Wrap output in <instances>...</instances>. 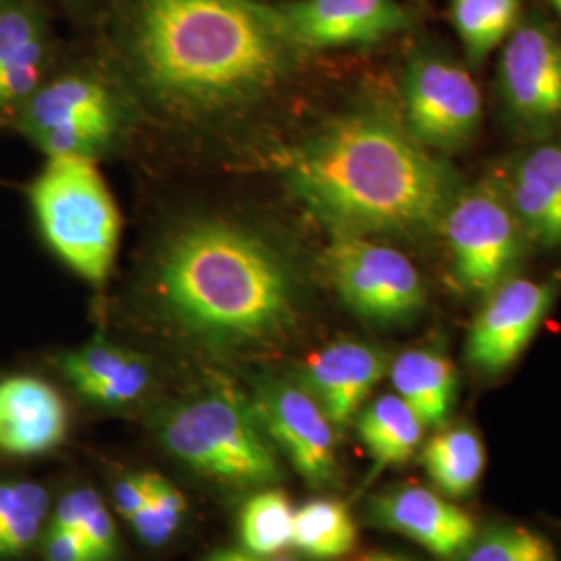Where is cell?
<instances>
[{
    "instance_id": "obj_31",
    "label": "cell",
    "mask_w": 561,
    "mask_h": 561,
    "mask_svg": "<svg viewBox=\"0 0 561 561\" xmlns=\"http://www.w3.org/2000/svg\"><path fill=\"white\" fill-rule=\"evenodd\" d=\"M44 560L46 561H99L80 535L48 528L44 539Z\"/></svg>"
},
{
    "instance_id": "obj_10",
    "label": "cell",
    "mask_w": 561,
    "mask_h": 561,
    "mask_svg": "<svg viewBox=\"0 0 561 561\" xmlns=\"http://www.w3.org/2000/svg\"><path fill=\"white\" fill-rule=\"evenodd\" d=\"M558 296L556 280L510 277L482 298L466 340V362L482 375L510 370L539 333Z\"/></svg>"
},
{
    "instance_id": "obj_25",
    "label": "cell",
    "mask_w": 561,
    "mask_h": 561,
    "mask_svg": "<svg viewBox=\"0 0 561 561\" xmlns=\"http://www.w3.org/2000/svg\"><path fill=\"white\" fill-rule=\"evenodd\" d=\"M50 510L46 489L36 482H0V560L18 558L41 539Z\"/></svg>"
},
{
    "instance_id": "obj_22",
    "label": "cell",
    "mask_w": 561,
    "mask_h": 561,
    "mask_svg": "<svg viewBox=\"0 0 561 561\" xmlns=\"http://www.w3.org/2000/svg\"><path fill=\"white\" fill-rule=\"evenodd\" d=\"M358 435L375 463V472L412 460L424 437V424L398 393H385L364 405Z\"/></svg>"
},
{
    "instance_id": "obj_15",
    "label": "cell",
    "mask_w": 561,
    "mask_h": 561,
    "mask_svg": "<svg viewBox=\"0 0 561 561\" xmlns=\"http://www.w3.org/2000/svg\"><path fill=\"white\" fill-rule=\"evenodd\" d=\"M389 370L379 347L364 341L341 340L310 354L300 368V385L321 405L335 428L360 414L373 389Z\"/></svg>"
},
{
    "instance_id": "obj_8",
    "label": "cell",
    "mask_w": 561,
    "mask_h": 561,
    "mask_svg": "<svg viewBox=\"0 0 561 561\" xmlns=\"http://www.w3.org/2000/svg\"><path fill=\"white\" fill-rule=\"evenodd\" d=\"M21 129L50 157L94 159L117 134V106L101 81L67 76L21 104Z\"/></svg>"
},
{
    "instance_id": "obj_26",
    "label": "cell",
    "mask_w": 561,
    "mask_h": 561,
    "mask_svg": "<svg viewBox=\"0 0 561 561\" xmlns=\"http://www.w3.org/2000/svg\"><path fill=\"white\" fill-rule=\"evenodd\" d=\"M291 502L280 489H264L241 507L240 537L245 551L254 556H277L291 545Z\"/></svg>"
},
{
    "instance_id": "obj_3",
    "label": "cell",
    "mask_w": 561,
    "mask_h": 561,
    "mask_svg": "<svg viewBox=\"0 0 561 561\" xmlns=\"http://www.w3.org/2000/svg\"><path fill=\"white\" fill-rule=\"evenodd\" d=\"M157 291L192 335L217 345L275 340L294 321L289 264L261 233L229 221L190 222L164 243Z\"/></svg>"
},
{
    "instance_id": "obj_35",
    "label": "cell",
    "mask_w": 561,
    "mask_h": 561,
    "mask_svg": "<svg viewBox=\"0 0 561 561\" xmlns=\"http://www.w3.org/2000/svg\"><path fill=\"white\" fill-rule=\"evenodd\" d=\"M549 2H551V7L561 15V0H549Z\"/></svg>"
},
{
    "instance_id": "obj_23",
    "label": "cell",
    "mask_w": 561,
    "mask_h": 561,
    "mask_svg": "<svg viewBox=\"0 0 561 561\" xmlns=\"http://www.w3.org/2000/svg\"><path fill=\"white\" fill-rule=\"evenodd\" d=\"M358 541V528L345 503L312 500L294 514L291 545L312 560H335Z\"/></svg>"
},
{
    "instance_id": "obj_7",
    "label": "cell",
    "mask_w": 561,
    "mask_h": 561,
    "mask_svg": "<svg viewBox=\"0 0 561 561\" xmlns=\"http://www.w3.org/2000/svg\"><path fill=\"white\" fill-rule=\"evenodd\" d=\"M324 262L341 301L364 321L385 327L405 324L426 306L419 268L387 243L333 233Z\"/></svg>"
},
{
    "instance_id": "obj_1",
    "label": "cell",
    "mask_w": 561,
    "mask_h": 561,
    "mask_svg": "<svg viewBox=\"0 0 561 561\" xmlns=\"http://www.w3.org/2000/svg\"><path fill=\"white\" fill-rule=\"evenodd\" d=\"M277 9L254 0H138L129 55L144 92L187 119L240 113L287 76L291 53Z\"/></svg>"
},
{
    "instance_id": "obj_29",
    "label": "cell",
    "mask_w": 561,
    "mask_h": 561,
    "mask_svg": "<svg viewBox=\"0 0 561 561\" xmlns=\"http://www.w3.org/2000/svg\"><path fill=\"white\" fill-rule=\"evenodd\" d=\"M185 507V497L180 489H175L161 474L152 472L148 500L129 522L141 541L150 547H162L178 533Z\"/></svg>"
},
{
    "instance_id": "obj_19",
    "label": "cell",
    "mask_w": 561,
    "mask_h": 561,
    "mask_svg": "<svg viewBox=\"0 0 561 561\" xmlns=\"http://www.w3.org/2000/svg\"><path fill=\"white\" fill-rule=\"evenodd\" d=\"M46 65L41 20L20 2H0V111L21 106L38 88Z\"/></svg>"
},
{
    "instance_id": "obj_16",
    "label": "cell",
    "mask_w": 561,
    "mask_h": 561,
    "mask_svg": "<svg viewBox=\"0 0 561 561\" xmlns=\"http://www.w3.org/2000/svg\"><path fill=\"white\" fill-rule=\"evenodd\" d=\"M69 410L50 382L30 375L0 381V451L41 456L65 442Z\"/></svg>"
},
{
    "instance_id": "obj_12",
    "label": "cell",
    "mask_w": 561,
    "mask_h": 561,
    "mask_svg": "<svg viewBox=\"0 0 561 561\" xmlns=\"http://www.w3.org/2000/svg\"><path fill=\"white\" fill-rule=\"evenodd\" d=\"M256 414L304 481L310 486L333 482L337 472L335 426L301 385L264 382Z\"/></svg>"
},
{
    "instance_id": "obj_28",
    "label": "cell",
    "mask_w": 561,
    "mask_h": 561,
    "mask_svg": "<svg viewBox=\"0 0 561 561\" xmlns=\"http://www.w3.org/2000/svg\"><path fill=\"white\" fill-rule=\"evenodd\" d=\"M456 561H560L556 547L524 524H491L479 530Z\"/></svg>"
},
{
    "instance_id": "obj_27",
    "label": "cell",
    "mask_w": 561,
    "mask_h": 561,
    "mask_svg": "<svg viewBox=\"0 0 561 561\" xmlns=\"http://www.w3.org/2000/svg\"><path fill=\"white\" fill-rule=\"evenodd\" d=\"M50 528L80 535L99 561H113L119 551L115 522L92 489H76L60 500Z\"/></svg>"
},
{
    "instance_id": "obj_17",
    "label": "cell",
    "mask_w": 561,
    "mask_h": 561,
    "mask_svg": "<svg viewBox=\"0 0 561 561\" xmlns=\"http://www.w3.org/2000/svg\"><path fill=\"white\" fill-rule=\"evenodd\" d=\"M505 192L526 241L542 250H560L561 141L541 144L526 152Z\"/></svg>"
},
{
    "instance_id": "obj_21",
    "label": "cell",
    "mask_w": 561,
    "mask_h": 561,
    "mask_svg": "<svg viewBox=\"0 0 561 561\" xmlns=\"http://www.w3.org/2000/svg\"><path fill=\"white\" fill-rule=\"evenodd\" d=\"M486 463L484 443L474 426L445 424L422 449V466L447 500L468 497L482 479Z\"/></svg>"
},
{
    "instance_id": "obj_14",
    "label": "cell",
    "mask_w": 561,
    "mask_h": 561,
    "mask_svg": "<svg viewBox=\"0 0 561 561\" xmlns=\"http://www.w3.org/2000/svg\"><path fill=\"white\" fill-rule=\"evenodd\" d=\"M366 514L373 524L419 542L445 560H456L479 533L470 514L419 484L385 489L370 500Z\"/></svg>"
},
{
    "instance_id": "obj_9",
    "label": "cell",
    "mask_w": 561,
    "mask_h": 561,
    "mask_svg": "<svg viewBox=\"0 0 561 561\" xmlns=\"http://www.w3.org/2000/svg\"><path fill=\"white\" fill-rule=\"evenodd\" d=\"M405 129L437 154H454L477 138L482 96L477 81L456 60L422 55L403 78Z\"/></svg>"
},
{
    "instance_id": "obj_6",
    "label": "cell",
    "mask_w": 561,
    "mask_h": 561,
    "mask_svg": "<svg viewBox=\"0 0 561 561\" xmlns=\"http://www.w3.org/2000/svg\"><path fill=\"white\" fill-rule=\"evenodd\" d=\"M439 233L447 241L458 285L479 298L514 277L528 243L505 187L491 180L460 187Z\"/></svg>"
},
{
    "instance_id": "obj_32",
    "label": "cell",
    "mask_w": 561,
    "mask_h": 561,
    "mask_svg": "<svg viewBox=\"0 0 561 561\" xmlns=\"http://www.w3.org/2000/svg\"><path fill=\"white\" fill-rule=\"evenodd\" d=\"M206 561H300L294 558H277V556H254L250 551H219L213 553Z\"/></svg>"
},
{
    "instance_id": "obj_2",
    "label": "cell",
    "mask_w": 561,
    "mask_h": 561,
    "mask_svg": "<svg viewBox=\"0 0 561 561\" xmlns=\"http://www.w3.org/2000/svg\"><path fill=\"white\" fill-rule=\"evenodd\" d=\"M294 196L333 233L426 238L461 183L442 154L377 113L327 123L291 154Z\"/></svg>"
},
{
    "instance_id": "obj_30",
    "label": "cell",
    "mask_w": 561,
    "mask_h": 561,
    "mask_svg": "<svg viewBox=\"0 0 561 561\" xmlns=\"http://www.w3.org/2000/svg\"><path fill=\"white\" fill-rule=\"evenodd\" d=\"M150 481H152V472H141V474L123 477L113 486V502L117 505L121 516L131 520L140 512L150 493Z\"/></svg>"
},
{
    "instance_id": "obj_20",
    "label": "cell",
    "mask_w": 561,
    "mask_h": 561,
    "mask_svg": "<svg viewBox=\"0 0 561 561\" xmlns=\"http://www.w3.org/2000/svg\"><path fill=\"white\" fill-rule=\"evenodd\" d=\"M396 393L421 419L424 428H442L458 398V375L451 360L437 350H408L389 364Z\"/></svg>"
},
{
    "instance_id": "obj_33",
    "label": "cell",
    "mask_w": 561,
    "mask_h": 561,
    "mask_svg": "<svg viewBox=\"0 0 561 561\" xmlns=\"http://www.w3.org/2000/svg\"><path fill=\"white\" fill-rule=\"evenodd\" d=\"M354 561H385V551H368Z\"/></svg>"
},
{
    "instance_id": "obj_18",
    "label": "cell",
    "mask_w": 561,
    "mask_h": 561,
    "mask_svg": "<svg viewBox=\"0 0 561 561\" xmlns=\"http://www.w3.org/2000/svg\"><path fill=\"white\" fill-rule=\"evenodd\" d=\"M59 366L83 398L102 405L138 400L150 382L146 362L108 341H90L62 354Z\"/></svg>"
},
{
    "instance_id": "obj_13",
    "label": "cell",
    "mask_w": 561,
    "mask_h": 561,
    "mask_svg": "<svg viewBox=\"0 0 561 561\" xmlns=\"http://www.w3.org/2000/svg\"><path fill=\"white\" fill-rule=\"evenodd\" d=\"M296 48L377 44L410 25L396 0H294L277 9Z\"/></svg>"
},
{
    "instance_id": "obj_4",
    "label": "cell",
    "mask_w": 561,
    "mask_h": 561,
    "mask_svg": "<svg viewBox=\"0 0 561 561\" xmlns=\"http://www.w3.org/2000/svg\"><path fill=\"white\" fill-rule=\"evenodd\" d=\"M30 198L60 261L81 279L104 283L119 248L121 215L92 159L50 157Z\"/></svg>"
},
{
    "instance_id": "obj_34",
    "label": "cell",
    "mask_w": 561,
    "mask_h": 561,
    "mask_svg": "<svg viewBox=\"0 0 561 561\" xmlns=\"http://www.w3.org/2000/svg\"><path fill=\"white\" fill-rule=\"evenodd\" d=\"M385 561H412L403 556H396V553H385Z\"/></svg>"
},
{
    "instance_id": "obj_24",
    "label": "cell",
    "mask_w": 561,
    "mask_h": 561,
    "mask_svg": "<svg viewBox=\"0 0 561 561\" xmlns=\"http://www.w3.org/2000/svg\"><path fill=\"white\" fill-rule=\"evenodd\" d=\"M520 0H451V23L466 57L479 65L520 25Z\"/></svg>"
},
{
    "instance_id": "obj_11",
    "label": "cell",
    "mask_w": 561,
    "mask_h": 561,
    "mask_svg": "<svg viewBox=\"0 0 561 561\" xmlns=\"http://www.w3.org/2000/svg\"><path fill=\"white\" fill-rule=\"evenodd\" d=\"M500 92L512 119L545 131L561 119V41L541 23H522L503 42Z\"/></svg>"
},
{
    "instance_id": "obj_5",
    "label": "cell",
    "mask_w": 561,
    "mask_h": 561,
    "mask_svg": "<svg viewBox=\"0 0 561 561\" xmlns=\"http://www.w3.org/2000/svg\"><path fill=\"white\" fill-rule=\"evenodd\" d=\"M162 442L173 456L217 481L264 486L283 477L254 416L225 396L183 403L164 422Z\"/></svg>"
}]
</instances>
